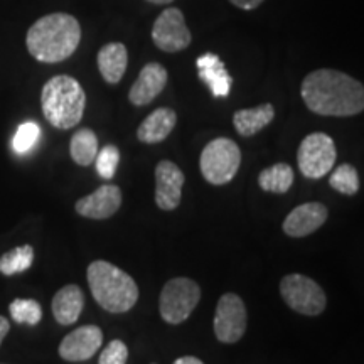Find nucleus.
<instances>
[{"instance_id":"1","label":"nucleus","mask_w":364,"mask_h":364,"mask_svg":"<svg viewBox=\"0 0 364 364\" xmlns=\"http://www.w3.org/2000/svg\"><path fill=\"white\" fill-rule=\"evenodd\" d=\"M304 103L321 117H354L364 110V86L343 71L322 68L300 85Z\"/></svg>"},{"instance_id":"2","label":"nucleus","mask_w":364,"mask_h":364,"mask_svg":"<svg viewBox=\"0 0 364 364\" xmlns=\"http://www.w3.org/2000/svg\"><path fill=\"white\" fill-rule=\"evenodd\" d=\"M80 41V22L66 12H54L41 17L29 27L26 36V46L31 56L48 65L61 63L75 54Z\"/></svg>"},{"instance_id":"3","label":"nucleus","mask_w":364,"mask_h":364,"mask_svg":"<svg viewBox=\"0 0 364 364\" xmlns=\"http://www.w3.org/2000/svg\"><path fill=\"white\" fill-rule=\"evenodd\" d=\"M91 295L107 312H129L139 300V287L129 273L110 262L97 260L86 270Z\"/></svg>"},{"instance_id":"4","label":"nucleus","mask_w":364,"mask_h":364,"mask_svg":"<svg viewBox=\"0 0 364 364\" xmlns=\"http://www.w3.org/2000/svg\"><path fill=\"white\" fill-rule=\"evenodd\" d=\"M41 107L49 124L59 130H70L85 115L86 93L78 80L58 75L43 86Z\"/></svg>"},{"instance_id":"5","label":"nucleus","mask_w":364,"mask_h":364,"mask_svg":"<svg viewBox=\"0 0 364 364\" xmlns=\"http://www.w3.org/2000/svg\"><path fill=\"white\" fill-rule=\"evenodd\" d=\"M240 164L241 150L238 144L226 136H220V139L211 140L203 149L199 169L209 184L223 186L235 179Z\"/></svg>"},{"instance_id":"6","label":"nucleus","mask_w":364,"mask_h":364,"mask_svg":"<svg viewBox=\"0 0 364 364\" xmlns=\"http://www.w3.org/2000/svg\"><path fill=\"white\" fill-rule=\"evenodd\" d=\"M201 300V287L186 277H177L164 285L159 311L167 324L177 326L188 321Z\"/></svg>"},{"instance_id":"7","label":"nucleus","mask_w":364,"mask_h":364,"mask_svg":"<svg viewBox=\"0 0 364 364\" xmlns=\"http://www.w3.org/2000/svg\"><path fill=\"white\" fill-rule=\"evenodd\" d=\"M280 295L292 311L304 316H318L327 306L322 287L302 273H289L280 282Z\"/></svg>"},{"instance_id":"8","label":"nucleus","mask_w":364,"mask_h":364,"mask_svg":"<svg viewBox=\"0 0 364 364\" xmlns=\"http://www.w3.org/2000/svg\"><path fill=\"white\" fill-rule=\"evenodd\" d=\"M336 159H338V152H336L334 140L322 132H314L307 135L299 145V169L307 179H321L329 174Z\"/></svg>"},{"instance_id":"9","label":"nucleus","mask_w":364,"mask_h":364,"mask_svg":"<svg viewBox=\"0 0 364 364\" xmlns=\"http://www.w3.org/2000/svg\"><path fill=\"white\" fill-rule=\"evenodd\" d=\"M213 326L218 341L223 344H235L243 338L248 326V314L240 295H221V299L218 300Z\"/></svg>"},{"instance_id":"10","label":"nucleus","mask_w":364,"mask_h":364,"mask_svg":"<svg viewBox=\"0 0 364 364\" xmlns=\"http://www.w3.org/2000/svg\"><path fill=\"white\" fill-rule=\"evenodd\" d=\"M152 41L164 53H181L193 43L181 9L169 7L157 17L152 27Z\"/></svg>"},{"instance_id":"11","label":"nucleus","mask_w":364,"mask_h":364,"mask_svg":"<svg viewBox=\"0 0 364 364\" xmlns=\"http://www.w3.org/2000/svg\"><path fill=\"white\" fill-rule=\"evenodd\" d=\"M103 344V331L98 326H81L59 344V356L65 361L80 363L93 358Z\"/></svg>"},{"instance_id":"12","label":"nucleus","mask_w":364,"mask_h":364,"mask_svg":"<svg viewBox=\"0 0 364 364\" xmlns=\"http://www.w3.org/2000/svg\"><path fill=\"white\" fill-rule=\"evenodd\" d=\"M186 177L171 161H161L156 166V204L162 211H174L181 204L182 186Z\"/></svg>"},{"instance_id":"13","label":"nucleus","mask_w":364,"mask_h":364,"mask_svg":"<svg viewBox=\"0 0 364 364\" xmlns=\"http://www.w3.org/2000/svg\"><path fill=\"white\" fill-rule=\"evenodd\" d=\"M122 206V189L113 184H103L95 193L76 201L75 209L80 216L90 220H108Z\"/></svg>"},{"instance_id":"14","label":"nucleus","mask_w":364,"mask_h":364,"mask_svg":"<svg viewBox=\"0 0 364 364\" xmlns=\"http://www.w3.org/2000/svg\"><path fill=\"white\" fill-rule=\"evenodd\" d=\"M167 81H169V75L161 63H147L129 91L130 103L134 107L150 105L162 93L167 86Z\"/></svg>"},{"instance_id":"15","label":"nucleus","mask_w":364,"mask_h":364,"mask_svg":"<svg viewBox=\"0 0 364 364\" xmlns=\"http://www.w3.org/2000/svg\"><path fill=\"white\" fill-rule=\"evenodd\" d=\"M329 218L327 206L322 203L300 204L284 220V233L290 238H304L317 231Z\"/></svg>"},{"instance_id":"16","label":"nucleus","mask_w":364,"mask_h":364,"mask_svg":"<svg viewBox=\"0 0 364 364\" xmlns=\"http://www.w3.org/2000/svg\"><path fill=\"white\" fill-rule=\"evenodd\" d=\"M196 66H198L199 78L208 85L213 97L226 98L228 95H230L231 86H233V78H231V75L228 73L225 63L218 58V54H203V56H199L198 61H196Z\"/></svg>"},{"instance_id":"17","label":"nucleus","mask_w":364,"mask_h":364,"mask_svg":"<svg viewBox=\"0 0 364 364\" xmlns=\"http://www.w3.org/2000/svg\"><path fill=\"white\" fill-rule=\"evenodd\" d=\"M85 307V294L78 285H65L53 297V316L61 326H71L78 321Z\"/></svg>"},{"instance_id":"18","label":"nucleus","mask_w":364,"mask_h":364,"mask_svg":"<svg viewBox=\"0 0 364 364\" xmlns=\"http://www.w3.org/2000/svg\"><path fill=\"white\" fill-rule=\"evenodd\" d=\"M177 124V113L172 108H157L136 129V139L142 144L164 142Z\"/></svg>"},{"instance_id":"19","label":"nucleus","mask_w":364,"mask_h":364,"mask_svg":"<svg viewBox=\"0 0 364 364\" xmlns=\"http://www.w3.org/2000/svg\"><path fill=\"white\" fill-rule=\"evenodd\" d=\"M98 70L100 75L108 85H118L124 78L127 65H129V53L124 43H108L98 51Z\"/></svg>"},{"instance_id":"20","label":"nucleus","mask_w":364,"mask_h":364,"mask_svg":"<svg viewBox=\"0 0 364 364\" xmlns=\"http://www.w3.org/2000/svg\"><path fill=\"white\" fill-rule=\"evenodd\" d=\"M275 118V108L272 103H263L260 107L245 108L233 115V125L241 136H253L265 129Z\"/></svg>"},{"instance_id":"21","label":"nucleus","mask_w":364,"mask_h":364,"mask_svg":"<svg viewBox=\"0 0 364 364\" xmlns=\"http://www.w3.org/2000/svg\"><path fill=\"white\" fill-rule=\"evenodd\" d=\"M71 159L81 167H88L95 162L98 154V136L91 129L75 132L70 142Z\"/></svg>"},{"instance_id":"22","label":"nucleus","mask_w":364,"mask_h":364,"mask_svg":"<svg viewBox=\"0 0 364 364\" xmlns=\"http://www.w3.org/2000/svg\"><path fill=\"white\" fill-rule=\"evenodd\" d=\"M258 186L267 193L285 194L294 186V169L289 164L279 162L263 169L258 176Z\"/></svg>"},{"instance_id":"23","label":"nucleus","mask_w":364,"mask_h":364,"mask_svg":"<svg viewBox=\"0 0 364 364\" xmlns=\"http://www.w3.org/2000/svg\"><path fill=\"white\" fill-rule=\"evenodd\" d=\"M34 262V250L31 245H22L11 250V252L4 253L0 257V273L2 275H16V273H22L29 270Z\"/></svg>"},{"instance_id":"24","label":"nucleus","mask_w":364,"mask_h":364,"mask_svg":"<svg viewBox=\"0 0 364 364\" xmlns=\"http://www.w3.org/2000/svg\"><path fill=\"white\" fill-rule=\"evenodd\" d=\"M329 184L334 191H338L341 194L346 196H354L359 191V176L358 171L354 169L351 164H341L332 171L329 177Z\"/></svg>"},{"instance_id":"25","label":"nucleus","mask_w":364,"mask_h":364,"mask_svg":"<svg viewBox=\"0 0 364 364\" xmlns=\"http://www.w3.org/2000/svg\"><path fill=\"white\" fill-rule=\"evenodd\" d=\"M9 312L17 324L36 326L43 318V309L34 299H16L9 306Z\"/></svg>"},{"instance_id":"26","label":"nucleus","mask_w":364,"mask_h":364,"mask_svg":"<svg viewBox=\"0 0 364 364\" xmlns=\"http://www.w3.org/2000/svg\"><path fill=\"white\" fill-rule=\"evenodd\" d=\"M118 162H120V150L115 145H105L102 150H98L97 159H95L97 172L107 181L115 176Z\"/></svg>"},{"instance_id":"27","label":"nucleus","mask_w":364,"mask_h":364,"mask_svg":"<svg viewBox=\"0 0 364 364\" xmlns=\"http://www.w3.org/2000/svg\"><path fill=\"white\" fill-rule=\"evenodd\" d=\"M39 135H41L39 125L34 124V122H26V124H22L19 129H17L16 135H14V140H12L14 150H16L17 154L29 152V150L36 145V142L39 140Z\"/></svg>"},{"instance_id":"28","label":"nucleus","mask_w":364,"mask_h":364,"mask_svg":"<svg viewBox=\"0 0 364 364\" xmlns=\"http://www.w3.org/2000/svg\"><path fill=\"white\" fill-rule=\"evenodd\" d=\"M129 359V348L124 341L113 339L100 354L98 364H127Z\"/></svg>"},{"instance_id":"29","label":"nucleus","mask_w":364,"mask_h":364,"mask_svg":"<svg viewBox=\"0 0 364 364\" xmlns=\"http://www.w3.org/2000/svg\"><path fill=\"white\" fill-rule=\"evenodd\" d=\"M235 7L243 9V11H253V9L260 7L265 0H230Z\"/></svg>"},{"instance_id":"30","label":"nucleus","mask_w":364,"mask_h":364,"mask_svg":"<svg viewBox=\"0 0 364 364\" xmlns=\"http://www.w3.org/2000/svg\"><path fill=\"white\" fill-rule=\"evenodd\" d=\"M9 331H11V324H9L6 317L0 316V346H2L4 339H6V336L9 334Z\"/></svg>"},{"instance_id":"31","label":"nucleus","mask_w":364,"mask_h":364,"mask_svg":"<svg viewBox=\"0 0 364 364\" xmlns=\"http://www.w3.org/2000/svg\"><path fill=\"white\" fill-rule=\"evenodd\" d=\"M174 364H204L201 359L194 358V356H182L179 359H176Z\"/></svg>"},{"instance_id":"32","label":"nucleus","mask_w":364,"mask_h":364,"mask_svg":"<svg viewBox=\"0 0 364 364\" xmlns=\"http://www.w3.org/2000/svg\"><path fill=\"white\" fill-rule=\"evenodd\" d=\"M150 4H156V6H167V4L174 2V0H147Z\"/></svg>"}]
</instances>
